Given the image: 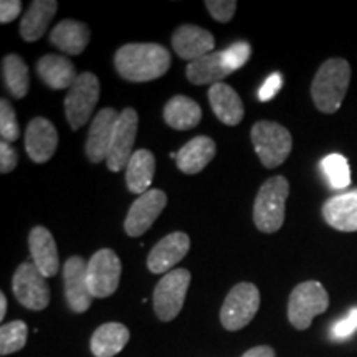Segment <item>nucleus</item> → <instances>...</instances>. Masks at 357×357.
I'll return each mask as SVG.
<instances>
[{
    "label": "nucleus",
    "mask_w": 357,
    "mask_h": 357,
    "mask_svg": "<svg viewBox=\"0 0 357 357\" xmlns=\"http://www.w3.org/2000/svg\"><path fill=\"white\" fill-rule=\"evenodd\" d=\"M114 66L128 82H153L171 68V53L159 43H128L116 52Z\"/></svg>",
    "instance_id": "1"
},
{
    "label": "nucleus",
    "mask_w": 357,
    "mask_h": 357,
    "mask_svg": "<svg viewBox=\"0 0 357 357\" xmlns=\"http://www.w3.org/2000/svg\"><path fill=\"white\" fill-rule=\"evenodd\" d=\"M351 82V66L342 58H331L319 66L311 84V96L321 113L333 114L341 108Z\"/></svg>",
    "instance_id": "2"
},
{
    "label": "nucleus",
    "mask_w": 357,
    "mask_h": 357,
    "mask_svg": "<svg viewBox=\"0 0 357 357\" xmlns=\"http://www.w3.org/2000/svg\"><path fill=\"white\" fill-rule=\"evenodd\" d=\"M289 182L283 176L270 177L258 190L253 205V222L263 234H275L281 229L287 213Z\"/></svg>",
    "instance_id": "3"
},
{
    "label": "nucleus",
    "mask_w": 357,
    "mask_h": 357,
    "mask_svg": "<svg viewBox=\"0 0 357 357\" xmlns=\"http://www.w3.org/2000/svg\"><path fill=\"white\" fill-rule=\"evenodd\" d=\"M252 142L261 164L268 169L281 166L291 153V134L275 121H258L252 128Z\"/></svg>",
    "instance_id": "4"
},
{
    "label": "nucleus",
    "mask_w": 357,
    "mask_h": 357,
    "mask_svg": "<svg viewBox=\"0 0 357 357\" xmlns=\"http://www.w3.org/2000/svg\"><path fill=\"white\" fill-rule=\"evenodd\" d=\"M329 306V294L319 281L300 283L289 294L288 319L294 328L305 331L316 316L323 314Z\"/></svg>",
    "instance_id": "5"
},
{
    "label": "nucleus",
    "mask_w": 357,
    "mask_h": 357,
    "mask_svg": "<svg viewBox=\"0 0 357 357\" xmlns=\"http://www.w3.org/2000/svg\"><path fill=\"white\" fill-rule=\"evenodd\" d=\"M100 79L95 75L89 71L78 75L65 98V114L73 131H78L91 118V113L100 100Z\"/></svg>",
    "instance_id": "6"
},
{
    "label": "nucleus",
    "mask_w": 357,
    "mask_h": 357,
    "mask_svg": "<svg viewBox=\"0 0 357 357\" xmlns=\"http://www.w3.org/2000/svg\"><path fill=\"white\" fill-rule=\"evenodd\" d=\"M260 307V291L253 283H238L230 289L220 310L222 326L227 331H238L255 318Z\"/></svg>",
    "instance_id": "7"
},
{
    "label": "nucleus",
    "mask_w": 357,
    "mask_h": 357,
    "mask_svg": "<svg viewBox=\"0 0 357 357\" xmlns=\"http://www.w3.org/2000/svg\"><path fill=\"white\" fill-rule=\"evenodd\" d=\"M190 284V273L185 268H176L162 276L154 289V311L160 321H172L177 318L184 306L187 289Z\"/></svg>",
    "instance_id": "8"
},
{
    "label": "nucleus",
    "mask_w": 357,
    "mask_h": 357,
    "mask_svg": "<svg viewBox=\"0 0 357 357\" xmlns=\"http://www.w3.org/2000/svg\"><path fill=\"white\" fill-rule=\"evenodd\" d=\"M12 289L17 301L30 311H42L50 305V287L33 261H25L17 268L12 278Z\"/></svg>",
    "instance_id": "9"
},
{
    "label": "nucleus",
    "mask_w": 357,
    "mask_h": 357,
    "mask_svg": "<svg viewBox=\"0 0 357 357\" xmlns=\"http://www.w3.org/2000/svg\"><path fill=\"white\" fill-rule=\"evenodd\" d=\"M121 260L109 248H102L89 258L86 268L88 288L93 298H108L119 287Z\"/></svg>",
    "instance_id": "10"
},
{
    "label": "nucleus",
    "mask_w": 357,
    "mask_h": 357,
    "mask_svg": "<svg viewBox=\"0 0 357 357\" xmlns=\"http://www.w3.org/2000/svg\"><path fill=\"white\" fill-rule=\"evenodd\" d=\"M139 118L134 108H126L119 113L118 123L114 126L113 139H111L106 164L111 172H119L128 167L132 158V146L136 141Z\"/></svg>",
    "instance_id": "11"
},
{
    "label": "nucleus",
    "mask_w": 357,
    "mask_h": 357,
    "mask_svg": "<svg viewBox=\"0 0 357 357\" xmlns=\"http://www.w3.org/2000/svg\"><path fill=\"white\" fill-rule=\"evenodd\" d=\"M167 205L166 192L159 189H151L146 194L137 197L136 202L129 208L126 220H124V230L129 236H141L153 227L160 213Z\"/></svg>",
    "instance_id": "12"
},
{
    "label": "nucleus",
    "mask_w": 357,
    "mask_h": 357,
    "mask_svg": "<svg viewBox=\"0 0 357 357\" xmlns=\"http://www.w3.org/2000/svg\"><path fill=\"white\" fill-rule=\"evenodd\" d=\"M190 238L184 231H174L164 236L154 245L151 250L149 258H147V268L154 275H167L174 270V266L178 265V261L184 260V257L189 253Z\"/></svg>",
    "instance_id": "13"
},
{
    "label": "nucleus",
    "mask_w": 357,
    "mask_h": 357,
    "mask_svg": "<svg viewBox=\"0 0 357 357\" xmlns=\"http://www.w3.org/2000/svg\"><path fill=\"white\" fill-rule=\"evenodd\" d=\"M86 268L82 257H71L63 265V280H65V296L68 307L73 312H84L89 310L93 298L88 288Z\"/></svg>",
    "instance_id": "14"
},
{
    "label": "nucleus",
    "mask_w": 357,
    "mask_h": 357,
    "mask_svg": "<svg viewBox=\"0 0 357 357\" xmlns=\"http://www.w3.org/2000/svg\"><path fill=\"white\" fill-rule=\"evenodd\" d=\"M58 146V132L52 121L33 118L25 131V149L29 158L37 164L50 160Z\"/></svg>",
    "instance_id": "15"
},
{
    "label": "nucleus",
    "mask_w": 357,
    "mask_h": 357,
    "mask_svg": "<svg viewBox=\"0 0 357 357\" xmlns=\"http://www.w3.org/2000/svg\"><path fill=\"white\" fill-rule=\"evenodd\" d=\"M119 113L114 108H102L95 116L91 126H89L86 139V155L91 162H101L108 158L111 139H113L114 126L118 123Z\"/></svg>",
    "instance_id": "16"
},
{
    "label": "nucleus",
    "mask_w": 357,
    "mask_h": 357,
    "mask_svg": "<svg viewBox=\"0 0 357 357\" xmlns=\"http://www.w3.org/2000/svg\"><path fill=\"white\" fill-rule=\"evenodd\" d=\"M172 47L182 60L195 61L213 53L215 38L208 30L197 25H182L172 35Z\"/></svg>",
    "instance_id": "17"
},
{
    "label": "nucleus",
    "mask_w": 357,
    "mask_h": 357,
    "mask_svg": "<svg viewBox=\"0 0 357 357\" xmlns=\"http://www.w3.org/2000/svg\"><path fill=\"white\" fill-rule=\"evenodd\" d=\"M323 217L339 231H357V187L326 200Z\"/></svg>",
    "instance_id": "18"
},
{
    "label": "nucleus",
    "mask_w": 357,
    "mask_h": 357,
    "mask_svg": "<svg viewBox=\"0 0 357 357\" xmlns=\"http://www.w3.org/2000/svg\"><path fill=\"white\" fill-rule=\"evenodd\" d=\"M29 247L32 253L33 265L38 268V271L45 278H50L58 273L60 261H58V250L56 243L50 230L45 227H33L29 235Z\"/></svg>",
    "instance_id": "19"
},
{
    "label": "nucleus",
    "mask_w": 357,
    "mask_h": 357,
    "mask_svg": "<svg viewBox=\"0 0 357 357\" xmlns=\"http://www.w3.org/2000/svg\"><path fill=\"white\" fill-rule=\"evenodd\" d=\"M208 101H211L213 114L227 126H236L243 119L245 109L238 93L225 83H217L208 89Z\"/></svg>",
    "instance_id": "20"
},
{
    "label": "nucleus",
    "mask_w": 357,
    "mask_h": 357,
    "mask_svg": "<svg viewBox=\"0 0 357 357\" xmlns=\"http://www.w3.org/2000/svg\"><path fill=\"white\" fill-rule=\"evenodd\" d=\"M217 146L207 136H197L184 144L177 153V166L185 174H199L215 158Z\"/></svg>",
    "instance_id": "21"
},
{
    "label": "nucleus",
    "mask_w": 357,
    "mask_h": 357,
    "mask_svg": "<svg viewBox=\"0 0 357 357\" xmlns=\"http://www.w3.org/2000/svg\"><path fill=\"white\" fill-rule=\"evenodd\" d=\"M89 29L82 22L73 19H65L58 24L50 33V42L58 50L68 55H82L89 43Z\"/></svg>",
    "instance_id": "22"
},
{
    "label": "nucleus",
    "mask_w": 357,
    "mask_h": 357,
    "mask_svg": "<svg viewBox=\"0 0 357 357\" xmlns=\"http://www.w3.org/2000/svg\"><path fill=\"white\" fill-rule=\"evenodd\" d=\"M56 10L58 3L55 0H35L20 20V37L25 42H37L42 38Z\"/></svg>",
    "instance_id": "23"
},
{
    "label": "nucleus",
    "mask_w": 357,
    "mask_h": 357,
    "mask_svg": "<svg viewBox=\"0 0 357 357\" xmlns=\"http://www.w3.org/2000/svg\"><path fill=\"white\" fill-rule=\"evenodd\" d=\"M37 71L42 82L52 89H70L78 78L75 65L68 58L60 55H45L40 58Z\"/></svg>",
    "instance_id": "24"
},
{
    "label": "nucleus",
    "mask_w": 357,
    "mask_h": 357,
    "mask_svg": "<svg viewBox=\"0 0 357 357\" xmlns=\"http://www.w3.org/2000/svg\"><path fill=\"white\" fill-rule=\"evenodd\" d=\"M129 341V329L121 323H106L100 326L91 336V352L95 357H114Z\"/></svg>",
    "instance_id": "25"
},
{
    "label": "nucleus",
    "mask_w": 357,
    "mask_h": 357,
    "mask_svg": "<svg viewBox=\"0 0 357 357\" xmlns=\"http://www.w3.org/2000/svg\"><path fill=\"white\" fill-rule=\"evenodd\" d=\"M155 172V158L151 151H134L131 160L126 167V185L129 192L142 195L153 184Z\"/></svg>",
    "instance_id": "26"
},
{
    "label": "nucleus",
    "mask_w": 357,
    "mask_h": 357,
    "mask_svg": "<svg viewBox=\"0 0 357 357\" xmlns=\"http://www.w3.org/2000/svg\"><path fill=\"white\" fill-rule=\"evenodd\" d=\"M202 119V109L199 102L184 95H177L169 100L164 108V121L167 126L177 131H187V129L195 128Z\"/></svg>",
    "instance_id": "27"
},
{
    "label": "nucleus",
    "mask_w": 357,
    "mask_h": 357,
    "mask_svg": "<svg viewBox=\"0 0 357 357\" xmlns=\"http://www.w3.org/2000/svg\"><path fill=\"white\" fill-rule=\"evenodd\" d=\"M231 71L223 63L222 52L208 53L195 61H189L187 65V78L194 84H217L222 83Z\"/></svg>",
    "instance_id": "28"
},
{
    "label": "nucleus",
    "mask_w": 357,
    "mask_h": 357,
    "mask_svg": "<svg viewBox=\"0 0 357 357\" xmlns=\"http://www.w3.org/2000/svg\"><path fill=\"white\" fill-rule=\"evenodd\" d=\"M2 77L3 83L8 93L15 98V100H22L26 96L30 88V75L29 66L25 65L24 58L10 53L2 60Z\"/></svg>",
    "instance_id": "29"
},
{
    "label": "nucleus",
    "mask_w": 357,
    "mask_h": 357,
    "mask_svg": "<svg viewBox=\"0 0 357 357\" xmlns=\"http://www.w3.org/2000/svg\"><path fill=\"white\" fill-rule=\"evenodd\" d=\"M321 167H323L324 176L333 189L342 190L351 185V169L344 155L329 154L328 158L323 159Z\"/></svg>",
    "instance_id": "30"
},
{
    "label": "nucleus",
    "mask_w": 357,
    "mask_h": 357,
    "mask_svg": "<svg viewBox=\"0 0 357 357\" xmlns=\"http://www.w3.org/2000/svg\"><path fill=\"white\" fill-rule=\"evenodd\" d=\"M29 336V328L24 321H10L0 328V354L8 356L24 349Z\"/></svg>",
    "instance_id": "31"
},
{
    "label": "nucleus",
    "mask_w": 357,
    "mask_h": 357,
    "mask_svg": "<svg viewBox=\"0 0 357 357\" xmlns=\"http://www.w3.org/2000/svg\"><path fill=\"white\" fill-rule=\"evenodd\" d=\"M0 136H2V141L7 142L17 141L20 136L15 109L8 100L0 101Z\"/></svg>",
    "instance_id": "32"
},
{
    "label": "nucleus",
    "mask_w": 357,
    "mask_h": 357,
    "mask_svg": "<svg viewBox=\"0 0 357 357\" xmlns=\"http://www.w3.org/2000/svg\"><path fill=\"white\" fill-rule=\"evenodd\" d=\"M250 55H252V48H250V43L247 42H235L231 43L227 50L222 52L223 63H225V66L231 71V73H234L235 70L242 68V66L248 61Z\"/></svg>",
    "instance_id": "33"
},
{
    "label": "nucleus",
    "mask_w": 357,
    "mask_h": 357,
    "mask_svg": "<svg viewBox=\"0 0 357 357\" xmlns=\"http://www.w3.org/2000/svg\"><path fill=\"white\" fill-rule=\"evenodd\" d=\"M205 7L211 12L213 19L222 22V24H227L235 15L236 2L235 0H207Z\"/></svg>",
    "instance_id": "34"
},
{
    "label": "nucleus",
    "mask_w": 357,
    "mask_h": 357,
    "mask_svg": "<svg viewBox=\"0 0 357 357\" xmlns=\"http://www.w3.org/2000/svg\"><path fill=\"white\" fill-rule=\"evenodd\" d=\"M357 331V307L349 311V314L341 321H337L336 324L333 326L331 336L333 339H337V341H342V339H347L352 336Z\"/></svg>",
    "instance_id": "35"
},
{
    "label": "nucleus",
    "mask_w": 357,
    "mask_h": 357,
    "mask_svg": "<svg viewBox=\"0 0 357 357\" xmlns=\"http://www.w3.org/2000/svg\"><path fill=\"white\" fill-rule=\"evenodd\" d=\"M17 164H19V155H17V151L10 146V142H0V172H12L17 167Z\"/></svg>",
    "instance_id": "36"
},
{
    "label": "nucleus",
    "mask_w": 357,
    "mask_h": 357,
    "mask_svg": "<svg viewBox=\"0 0 357 357\" xmlns=\"http://www.w3.org/2000/svg\"><path fill=\"white\" fill-rule=\"evenodd\" d=\"M281 84H283V78H281L280 73L270 75V77L266 78V82L263 83L260 91H258V98H260V101L271 100V98L280 91Z\"/></svg>",
    "instance_id": "37"
},
{
    "label": "nucleus",
    "mask_w": 357,
    "mask_h": 357,
    "mask_svg": "<svg viewBox=\"0 0 357 357\" xmlns=\"http://www.w3.org/2000/svg\"><path fill=\"white\" fill-rule=\"evenodd\" d=\"M22 2L20 0H2L0 2V22L10 24L20 15Z\"/></svg>",
    "instance_id": "38"
},
{
    "label": "nucleus",
    "mask_w": 357,
    "mask_h": 357,
    "mask_svg": "<svg viewBox=\"0 0 357 357\" xmlns=\"http://www.w3.org/2000/svg\"><path fill=\"white\" fill-rule=\"evenodd\" d=\"M242 357H275V351L270 346H257L245 352Z\"/></svg>",
    "instance_id": "39"
},
{
    "label": "nucleus",
    "mask_w": 357,
    "mask_h": 357,
    "mask_svg": "<svg viewBox=\"0 0 357 357\" xmlns=\"http://www.w3.org/2000/svg\"><path fill=\"white\" fill-rule=\"evenodd\" d=\"M6 312H7V298L6 294L0 293V319L6 318Z\"/></svg>",
    "instance_id": "40"
}]
</instances>
